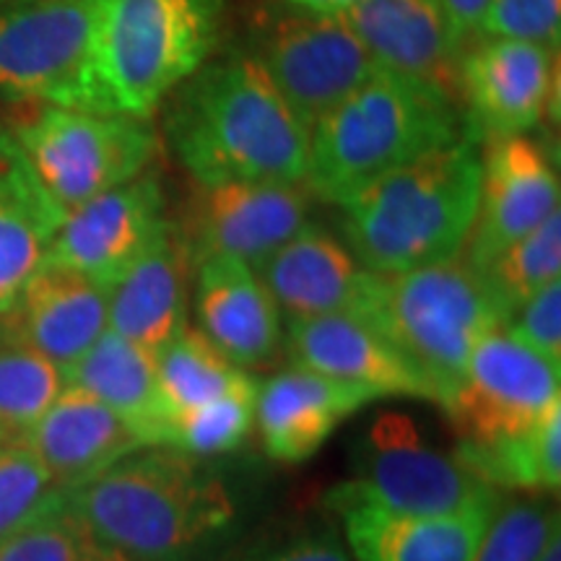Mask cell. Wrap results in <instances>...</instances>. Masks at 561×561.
Segmentation results:
<instances>
[{
  "mask_svg": "<svg viewBox=\"0 0 561 561\" xmlns=\"http://www.w3.org/2000/svg\"><path fill=\"white\" fill-rule=\"evenodd\" d=\"M182 87L167 130L195 185H305L310 130L255 55H231L201 68Z\"/></svg>",
  "mask_w": 561,
  "mask_h": 561,
  "instance_id": "6da1fadb",
  "label": "cell"
},
{
  "mask_svg": "<svg viewBox=\"0 0 561 561\" xmlns=\"http://www.w3.org/2000/svg\"><path fill=\"white\" fill-rule=\"evenodd\" d=\"M66 504L123 561H185L234 523L221 476L172 447H140L66 491Z\"/></svg>",
  "mask_w": 561,
  "mask_h": 561,
  "instance_id": "7a4b0ae2",
  "label": "cell"
},
{
  "mask_svg": "<svg viewBox=\"0 0 561 561\" xmlns=\"http://www.w3.org/2000/svg\"><path fill=\"white\" fill-rule=\"evenodd\" d=\"M481 185V149L458 138L339 203L343 244L377 276L462 255Z\"/></svg>",
  "mask_w": 561,
  "mask_h": 561,
  "instance_id": "3957f363",
  "label": "cell"
},
{
  "mask_svg": "<svg viewBox=\"0 0 561 561\" xmlns=\"http://www.w3.org/2000/svg\"><path fill=\"white\" fill-rule=\"evenodd\" d=\"M460 138L458 104L375 68L310 130L305 187L339 206L369 182Z\"/></svg>",
  "mask_w": 561,
  "mask_h": 561,
  "instance_id": "277c9868",
  "label": "cell"
},
{
  "mask_svg": "<svg viewBox=\"0 0 561 561\" xmlns=\"http://www.w3.org/2000/svg\"><path fill=\"white\" fill-rule=\"evenodd\" d=\"M221 0H94V70L110 115L149 121L206 66Z\"/></svg>",
  "mask_w": 561,
  "mask_h": 561,
  "instance_id": "5b68a950",
  "label": "cell"
},
{
  "mask_svg": "<svg viewBox=\"0 0 561 561\" xmlns=\"http://www.w3.org/2000/svg\"><path fill=\"white\" fill-rule=\"evenodd\" d=\"M364 318L430 385L439 409L458 390L476 343L502 325V312L462 255L380 276Z\"/></svg>",
  "mask_w": 561,
  "mask_h": 561,
  "instance_id": "8992f818",
  "label": "cell"
},
{
  "mask_svg": "<svg viewBox=\"0 0 561 561\" xmlns=\"http://www.w3.org/2000/svg\"><path fill=\"white\" fill-rule=\"evenodd\" d=\"M348 481L328 491L325 504L377 507L403 515H455L494 510L502 491L481 481L455 453L434 447L405 413H382L364 430L351 455Z\"/></svg>",
  "mask_w": 561,
  "mask_h": 561,
  "instance_id": "52a82bcc",
  "label": "cell"
},
{
  "mask_svg": "<svg viewBox=\"0 0 561 561\" xmlns=\"http://www.w3.org/2000/svg\"><path fill=\"white\" fill-rule=\"evenodd\" d=\"M11 136L62 214L140 178L157 153L149 121L21 104Z\"/></svg>",
  "mask_w": 561,
  "mask_h": 561,
  "instance_id": "ba28073f",
  "label": "cell"
},
{
  "mask_svg": "<svg viewBox=\"0 0 561 561\" xmlns=\"http://www.w3.org/2000/svg\"><path fill=\"white\" fill-rule=\"evenodd\" d=\"M0 94L107 112L94 70V0H19L0 11Z\"/></svg>",
  "mask_w": 561,
  "mask_h": 561,
  "instance_id": "9c48e42d",
  "label": "cell"
},
{
  "mask_svg": "<svg viewBox=\"0 0 561 561\" xmlns=\"http://www.w3.org/2000/svg\"><path fill=\"white\" fill-rule=\"evenodd\" d=\"M561 405V364L491 328L476 343L458 390L445 405L458 445L491 447L520 437Z\"/></svg>",
  "mask_w": 561,
  "mask_h": 561,
  "instance_id": "30bf717a",
  "label": "cell"
},
{
  "mask_svg": "<svg viewBox=\"0 0 561 561\" xmlns=\"http://www.w3.org/2000/svg\"><path fill=\"white\" fill-rule=\"evenodd\" d=\"M255 58L307 130L377 68L346 21L318 13L276 21Z\"/></svg>",
  "mask_w": 561,
  "mask_h": 561,
  "instance_id": "8fae6325",
  "label": "cell"
},
{
  "mask_svg": "<svg viewBox=\"0 0 561 561\" xmlns=\"http://www.w3.org/2000/svg\"><path fill=\"white\" fill-rule=\"evenodd\" d=\"M312 193L291 182L198 185L182 229L193 265L227 255L257 265L307 224Z\"/></svg>",
  "mask_w": 561,
  "mask_h": 561,
  "instance_id": "7c38bea8",
  "label": "cell"
},
{
  "mask_svg": "<svg viewBox=\"0 0 561 561\" xmlns=\"http://www.w3.org/2000/svg\"><path fill=\"white\" fill-rule=\"evenodd\" d=\"M167 224L159 178L144 172L68 210L45 263L79 271L107 289L157 242Z\"/></svg>",
  "mask_w": 561,
  "mask_h": 561,
  "instance_id": "4fadbf2b",
  "label": "cell"
},
{
  "mask_svg": "<svg viewBox=\"0 0 561 561\" xmlns=\"http://www.w3.org/2000/svg\"><path fill=\"white\" fill-rule=\"evenodd\" d=\"M559 198L557 167L538 140L528 136L489 140V149L481 153L479 206L462 261L481 271L491 257L557 214Z\"/></svg>",
  "mask_w": 561,
  "mask_h": 561,
  "instance_id": "5bb4252c",
  "label": "cell"
},
{
  "mask_svg": "<svg viewBox=\"0 0 561 561\" xmlns=\"http://www.w3.org/2000/svg\"><path fill=\"white\" fill-rule=\"evenodd\" d=\"M559 50L476 37L460 58V102L481 138L528 136L549 115L559 87Z\"/></svg>",
  "mask_w": 561,
  "mask_h": 561,
  "instance_id": "9a60e30c",
  "label": "cell"
},
{
  "mask_svg": "<svg viewBox=\"0 0 561 561\" xmlns=\"http://www.w3.org/2000/svg\"><path fill=\"white\" fill-rule=\"evenodd\" d=\"M377 68L424 83L460 104V58L468 42L437 0H362L341 16Z\"/></svg>",
  "mask_w": 561,
  "mask_h": 561,
  "instance_id": "2e32d148",
  "label": "cell"
},
{
  "mask_svg": "<svg viewBox=\"0 0 561 561\" xmlns=\"http://www.w3.org/2000/svg\"><path fill=\"white\" fill-rule=\"evenodd\" d=\"M252 268L286 320L341 312L364 318L380 278L343 240L310 221Z\"/></svg>",
  "mask_w": 561,
  "mask_h": 561,
  "instance_id": "e0dca14e",
  "label": "cell"
},
{
  "mask_svg": "<svg viewBox=\"0 0 561 561\" xmlns=\"http://www.w3.org/2000/svg\"><path fill=\"white\" fill-rule=\"evenodd\" d=\"M289 362L333 380L359 385L375 398L401 396L432 401L430 385L362 314H320L286 320Z\"/></svg>",
  "mask_w": 561,
  "mask_h": 561,
  "instance_id": "ac0fdd59",
  "label": "cell"
},
{
  "mask_svg": "<svg viewBox=\"0 0 561 561\" xmlns=\"http://www.w3.org/2000/svg\"><path fill=\"white\" fill-rule=\"evenodd\" d=\"M198 331L240 369L271 364L284 346V314L257 271L240 257H206L193 271Z\"/></svg>",
  "mask_w": 561,
  "mask_h": 561,
  "instance_id": "d6986e66",
  "label": "cell"
},
{
  "mask_svg": "<svg viewBox=\"0 0 561 561\" xmlns=\"http://www.w3.org/2000/svg\"><path fill=\"white\" fill-rule=\"evenodd\" d=\"M377 401L369 390L289 364L257 385L255 430L265 453L286 466H299L318 455L333 432Z\"/></svg>",
  "mask_w": 561,
  "mask_h": 561,
  "instance_id": "ffe728a7",
  "label": "cell"
},
{
  "mask_svg": "<svg viewBox=\"0 0 561 561\" xmlns=\"http://www.w3.org/2000/svg\"><path fill=\"white\" fill-rule=\"evenodd\" d=\"M193 257L178 224L164 231L121 278L107 286V328L153 356L185 331Z\"/></svg>",
  "mask_w": 561,
  "mask_h": 561,
  "instance_id": "44dd1931",
  "label": "cell"
},
{
  "mask_svg": "<svg viewBox=\"0 0 561 561\" xmlns=\"http://www.w3.org/2000/svg\"><path fill=\"white\" fill-rule=\"evenodd\" d=\"M0 318L66 371L107 331V289L66 265L42 263Z\"/></svg>",
  "mask_w": 561,
  "mask_h": 561,
  "instance_id": "7402d4cb",
  "label": "cell"
},
{
  "mask_svg": "<svg viewBox=\"0 0 561 561\" xmlns=\"http://www.w3.org/2000/svg\"><path fill=\"white\" fill-rule=\"evenodd\" d=\"M21 439L62 491L83 486L146 447L115 411L70 385Z\"/></svg>",
  "mask_w": 561,
  "mask_h": 561,
  "instance_id": "603a6c76",
  "label": "cell"
},
{
  "mask_svg": "<svg viewBox=\"0 0 561 561\" xmlns=\"http://www.w3.org/2000/svg\"><path fill=\"white\" fill-rule=\"evenodd\" d=\"M494 510L403 515L377 507H348L341 517L346 525V546L356 561H473Z\"/></svg>",
  "mask_w": 561,
  "mask_h": 561,
  "instance_id": "cb8c5ba5",
  "label": "cell"
},
{
  "mask_svg": "<svg viewBox=\"0 0 561 561\" xmlns=\"http://www.w3.org/2000/svg\"><path fill=\"white\" fill-rule=\"evenodd\" d=\"M62 216L42 191L16 140L0 128V314L11 310L26 280L47 261Z\"/></svg>",
  "mask_w": 561,
  "mask_h": 561,
  "instance_id": "d4e9b609",
  "label": "cell"
},
{
  "mask_svg": "<svg viewBox=\"0 0 561 561\" xmlns=\"http://www.w3.org/2000/svg\"><path fill=\"white\" fill-rule=\"evenodd\" d=\"M66 385L115 411L146 447H161L167 409L161 403L157 356L115 331H104L79 362L62 371Z\"/></svg>",
  "mask_w": 561,
  "mask_h": 561,
  "instance_id": "484cf974",
  "label": "cell"
},
{
  "mask_svg": "<svg viewBox=\"0 0 561 561\" xmlns=\"http://www.w3.org/2000/svg\"><path fill=\"white\" fill-rule=\"evenodd\" d=\"M455 455L496 491L557 494L561 486V405L520 437L491 447H455Z\"/></svg>",
  "mask_w": 561,
  "mask_h": 561,
  "instance_id": "4316f807",
  "label": "cell"
},
{
  "mask_svg": "<svg viewBox=\"0 0 561 561\" xmlns=\"http://www.w3.org/2000/svg\"><path fill=\"white\" fill-rule=\"evenodd\" d=\"M66 388V377L0 318V442L21 439Z\"/></svg>",
  "mask_w": 561,
  "mask_h": 561,
  "instance_id": "83f0119b",
  "label": "cell"
},
{
  "mask_svg": "<svg viewBox=\"0 0 561 561\" xmlns=\"http://www.w3.org/2000/svg\"><path fill=\"white\" fill-rule=\"evenodd\" d=\"M157 377L161 403L170 416L214 401L250 375L231 364L198 328L187 325L157 354Z\"/></svg>",
  "mask_w": 561,
  "mask_h": 561,
  "instance_id": "f1b7e54d",
  "label": "cell"
},
{
  "mask_svg": "<svg viewBox=\"0 0 561 561\" xmlns=\"http://www.w3.org/2000/svg\"><path fill=\"white\" fill-rule=\"evenodd\" d=\"M255 396L257 382L248 377L214 401L170 413L161 447H172L198 460L234 453L255 430Z\"/></svg>",
  "mask_w": 561,
  "mask_h": 561,
  "instance_id": "f546056e",
  "label": "cell"
},
{
  "mask_svg": "<svg viewBox=\"0 0 561 561\" xmlns=\"http://www.w3.org/2000/svg\"><path fill=\"white\" fill-rule=\"evenodd\" d=\"M476 273L502 312V322L533 294L561 280V208Z\"/></svg>",
  "mask_w": 561,
  "mask_h": 561,
  "instance_id": "4dcf8cb0",
  "label": "cell"
},
{
  "mask_svg": "<svg viewBox=\"0 0 561 561\" xmlns=\"http://www.w3.org/2000/svg\"><path fill=\"white\" fill-rule=\"evenodd\" d=\"M557 536L559 510L546 494L500 500L473 561H538Z\"/></svg>",
  "mask_w": 561,
  "mask_h": 561,
  "instance_id": "1f68e13d",
  "label": "cell"
},
{
  "mask_svg": "<svg viewBox=\"0 0 561 561\" xmlns=\"http://www.w3.org/2000/svg\"><path fill=\"white\" fill-rule=\"evenodd\" d=\"M0 561H123L83 528L66 504V491L34 520L0 543Z\"/></svg>",
  "mask_w": 561,
  "mask_h": 561,
  "instance_id": "d6a6232c",
  "label": "cell"
},
{
  "mask_svg": "<svg viewBox=\"0 0 561 561\" xmlns=\"http://www.w3.org/2000/svg\"><path fill=\"white\" fill-rule=\"evenodd\" d=\"M60 491L24 439L0 442V543L58 500Z\"/></svg>",
  "mask_w": 561,
  "mask_h": 561,
  "instance_id": "836d02e7",
  "label": "cell"
},
{
  "mask_svg": "<svg viewBox=\"0 0 561 561\" xmlns=\"http://www.w3.org/2000/svg\"><path fill=\"white\" fill-rule=\"evenodd\" d=\"M476 37L530 42L559 50L561 0H491Z\"/></svg>",
  "mask_w": 561,
  "mask_h": 561,
  "instance_id": "e575fe53",
  "label": "cell"
},
{
  "mask_svg": "<svg viewBox=\"0 0 561 561\" xmlns=\"http://www.w3.org/2000/svg\"><path fill=\"white\" fill-rule=\"evenodd\" d=\"M502 325L523 346L536 351L543 359L561 364V280L533 294Z\"/></svg>",
  "mask_w": 561,
  "mask_h": 561,
  "instance_id": "d590c367",
  "label": "cell"
},
{
  "mask_svg": "<svg viewBox=\"0 0 561 561\" xmlns=\"http://www.w3.org/2000/svg\"><path fill=\"white\" fill-rule=\"evenodd\" d=\"M261 561H356L348 546H343L331 533L320 536H305L297 541L280 546Z\"/></svg>",
  "mask_w": 561,
  "mask_h": 561,
  "instance_id": "8d00e7d4",
  "label": "cell"
},
{
  "mask_svg": "<svg viewBox=\"0 0 561 561\" xmlns=\"http://www.w3.org/2000/svg\"><path fill=\"white\" fill-rule=\"evenodd\" d=\"M489 3L491 0H437L442 13L450 21L453 30L460 34L462 42H471L476 37Z\"/></svg>",
  "mask_w": 561,
  "mask_h": 561,
  "instance_id": "74e56055",
  "label": "cell"
},
{
  "mask_svg": "<svg viewBox=\"0 0 561 561\" xmlns=\"http://www.w3.org/2000/svg\"><path fill=\"white\" fill-rule=\"evenodd\" d=\"M301 13H318V16H343L362 0H284Z\"/></svg>",
  "mask_w": 561,
  "mask_h": 561,
  "instance_id": "f35d334b",
  "label": "cell"
},
{
  "mask_svg": "<svg viewBox=\"0 0 561 561\" xmlns=\"http://www.w3.org/2000/svg\"><path fill=\"white\" fill-rule=\"evenodd\" d=\"M538 561H561V536L553 538V541L549 543V549L541 553V559Z\"/></svg>",
  "mask_w": 561,
  "mask_h": 561,
  "instance_id": "ab89813d",
  "label": "cell"
}]
</instances>
